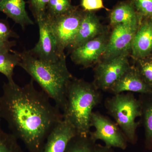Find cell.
<instances>
[{"mask_svg": "<svg viewBox=\"0 0 152 152\" xmlns=\"http://www.w3.org/2000/svg\"><path fill=\"white\" fill-rule=\"evenodd\" d=\"M2 89V119L28 152H41L49 134L63 120L62 113L45 92L36 88L33 79L23 87L7 81Z\"/></svg>", "mask_w": 152, "mask_h": 152, "instance_id": "1", "label": "cell"}, {"mask_svg": "<svg viewBox=\"0 0 152 152\" xmlns=\"http://www.w3.org/2000/svg\"><path fill=\"white\" fill-rule=\"evenodd\" d=\"M20 54L21 60L19 66L38 83L62 111L68 86L73 78L67 66L66 56L55 62H48L39 59L29 50Z\"/></svg>", "mask_w": 152, "mask_h": 152, "instance_id": "2", "label": "cell"}, {"mask_svg": "<svg viewBox=\"0 0 152 152\" xmlns=\"http://www.w3.org/2000/svg\"><path fill=\"white\" fill-rule=\"evenodd\" d=\"M101 99L94 84L74 78L69 84L62 113L63 119L72 124L78 135H89L93 110Z\"/></svg>", "mask_w": 152, "mask_h": 152, "instance_id": "3", "label": "cell"}, {"mask_svg": "<svg viewBox=\"0 0 152 152\" xmlns=\"http://www.w3.org/2000/svg\"><path fill=\"white\" fill-rule=\"evenodd\" d=\"M105 106L108 113L115 121L128 142L135 144L137 140V130L140 122L136 121L141 115L139 99L132 93L114 94L106 100Z\"/></svg>", "mask_w": 152, "mask_h": 152, "instance_id": "4", "label": "cell"}, {"mask_svg": "<svg viewBox=\"0 0 152 152\" xmlns=\"http://www.w3.org/2000/svg\"><path fill=\"white\" fill-rule=\"evenodd\" d=\"M85 11L77 7L66 13L53 18H49L61 51L69 48L78 31Z\"/></svg>", "mask_w": 152, "mask_h": 152, "instance_id": "5", "label": "cell"}, {"mask_svg": "<svg viewBox=\"0 0 152 152\" xmlns=\"http://www.w3.org/2000/svg\"><path fill=\"white\" fill-rule=\"evenodd\" d=\"M91 126L95 131L90 132L89 136L94 141L100 140L106 146L124 150L127 146V140L116 123L99 113L93 112Z\"/></svg>", "mask_w": 152, "mask_h": 152, "instance_id": "6", "label": "cell"}, {"mask_svg": "<svg viewBox=\"0 0 152 152\" xmlns=\"http://www.w3.org/2000/svg\"><path fill=\"white\" fill-rule=\"evenodd\" d=\"M128 54L104 60L95 69L94 85L98 90L110 91L130 66Z\"/></svg>", "mask_w": 152, "mask_h": 152, "instance_id": "7", "label": "cell"}, {"mask_svg": "<svg viewBox=\"0 0 152 152\" xmlns=\"http://www.w3.org/2000/svg\"><path fill=\"white\" fill-rule=\"evenodd\" d=\"M39 26V38L34 48L30 52L39 59L55 62L65 56L61 51L58 41L51 26L48 18L45 15L37 21Z\"/></svg>", "mask_w": 152, "mask_h": 152, "instance_id": "8", "label": "cell"}, {"mask_svg": "<svg viewBox=\"0 0 152 152\" xmlns=\"http://www.w3.org/2000/svg\"><path fill=\"white\" fill-rule=\"evenodd\" d=\"M141 22L136 24H120L114 26L102 56L104 60L129 54L134 37Z\"/></svg>", "mask_w": 152, "mask_h": 152, "instance_id": "9", "label": "cell"}, {"mask_svg": "<svg viewBox=\"0 0 152 152\" xmlns=\"http://www.w3.org/2000/svg\"><path fill=\"white\" fill-rule=\"evenodd\" d=\"M108 40L102 34L73 50L72 59L76 64L88 67L98 61L105 51Z\"/></svg>", "mask_w": 152, "mask_h": 152, "instance_id": "10", "label": "cell"}, {"mask_svg": "<svg viewBox=\"0 0 152 152\" xmlns=\"http://www.w3.org/2000/svg\"><path fill=\"white\" fill-rule=\"evenodd\" d=\"M77 135L75 129L63 119L49 134L41 152H64L71 140Z\"/></svg>", "mask_w": 152, "mask_h": 152, "instance_id": "11", "label": "cell"}, {"mask_svg": "<svg viewBox=\"0 0 152 152\" xmlns=\"http://www.w3.org/2000/svg\"><path fill=\"white\" fill-rule=\"evenodd\" d=\"M110 91L114 94L124 92L142 94L152 93V87L142 78L134 65L130 66L126 72L113 86Z\"/></svg>", "mask_w": 152, "mask_h": 152, "instance_id": "12", "label": "cell"}, {"mask_svg": "<svg viewBox=\"0 0 152 152\" xmlns=\"http://www.w3.org/2000/svg\"><path fill=\"white\" fill-rule=\"evenodd\" d=\"M134 60L152 56V28L151 19H143L133 39L131 48Z\"/></svg>", "mask_w": 152, "mask_h": 152, "instance_id": "13", "label": "cell"}, {"mask_svg": "<svg viewBox=\"0 0 152 152\" xmlns=\"http://www.w3.org/2000/svg\"><path fill=\"white\" fill-rule=\"evenodd\" d=\"M102 27L96 16L92 12L85 11L78 31L69 48L73 49L102 34Z\"/></svg>", "mask_w": 152, "mask_h": 152, "instance_id": "14", "label": "cell"}, {"mask_svg": "<svg viewBox=\"0 0 152 152\" xmlns=\"http://www.w3.org/2000/svg\"><path fill=\"white\" fill-rule=\"evenodd\" d=\"M0 12L20 25L23 29L27 26L34 24L26 11L25 0H0Z\"/></svg>", "mask_w": 152, "mask_h": 152, "instance_id": "15", "label": "cell"}, {"mask_svg": "<svg viewBox=\"0 0 152 152\" xmlns=\"http://www.w3.org/2000/svg\"><path fill=\"white\" fill-rule=\"evenodd\" d=\"M110 18L111 25L114 26L120 24H136L143 20L131 1L119 4L112 11Z\"/></svg>", "mask_w": 152, "mask_h": 152, "instance_id": "16", "label": "cell"}, {"mask_svg": "<svg viewBox=\"0 0 152 152\" xmlns=\"http://www.w3.org/2000/svg\"><path fill=\"white\" fill-rule=\"evenodd\" d=\"M141 123L145 131V145L147 149L152 150V93L140 94Z\"/></svg>", "mask_w": 152, "mask_h": 152, "instance_id": "17", "label": "cell"}, {"mask_svg": "<svg viewBox=\"0 0 152 152\" xmlns=\"http://www.w3.org/2000/svg\"><path fill=\"white\" fill-rule=\"evenodd\" d=\"M20 53L11 51L0 53V73L4 75L8 82L14 81V70L21 61Z\"/></svg>", "mask_w": 152, "mask_h": 152, "instance_id": "18", "label": "cell"}, {"mask_svg": "<svg viewBox=\"0 0 152 152\" xmlns=\"http://www.w3.org/2000/svg\"><path fill=\"white\" fill-rule=\"evenodd\" d=\"M96 144L89 135H77L71 140L64 152H93Z\"/></svg>", "mask_w": 152, "mask_h": 152, "instance_id": "19", "label": "cell"}, {"mask_svg": "<svg viewBox=\"0 0 152 152\" xmlns=\"http://www.w3.org/2000/svg\"><path fill=\"white\" fill-rule=\"evenodd\" d=\"M74 7L71 0H50L45 15L49 18H55L66 13Z\"/></svg>", "mask_w": 152, "mask_h": 152, "instance_id": "20", "label": "cell"}, {"mask_svg": "<svg viewBox=\"0 0 152 152\" xmlns=\"http://www.w3.org/2000/svg\"><path fill=\"white\" fill-rule=\"evenodd\" d=\"M0 152H23L18 140L12 133L6 132L1 127Z\"/></svg>", "mask_w": 152, "mask_h": 152, "instance_id": "21", "label": "cell"}, {"mask_svg": "<svg viewBox=\"0 0 152 152\" xmlns=\"http://www.w3.org/2000/svg\"><path fill=\"white\" fill-rule=\"evenodd\" d=\"M135 61L134 66L141 76L146 83L152 87V56Z\"/></svg>", "mask_w": 152, "mask_h": 152, "instance_id": "22", "label": "cell"}, {"mask_svg": "<svg viewBox=\"0 0 152 152\" xmlns=\"http://www.w3.org/2000/svg\"><path fill=\"white\" fill-rule=\"evenodd\" d=\"M138 15L142 19L152 17V0H131Z\"/></svg>", "mask_w": 152, "mask_h": 152, "instance_id": "23", "label": "cell"}, {"mask_svg": "<svg viewBox=\"0 0 152 152\" xmlns=\"http://www.w3.org/2000/svg\"><path fill=\"white\" fill-rule=\"evenodd\" d=\"M50 0H28L29 7L36 21L45 16Z\"/></svg>", "mask_w": 152, "mask_h": 152, "instance_id": "24", "label": "cell"}, {"mask_svg": "<svg viewBox=\"0 0 152 152\" xmlns=\"http://www.w3.org/2000/svg\"><path fill=\"white\" fill-rule=\"evenodd\" d=\"M16 33L12 31L5 20H0V40L9 41L11 38H18Z\"/></svg>", "mask_w": 152, "mask_h": 152, "instance_id": "25", "label": "cell"}, {"mask_svg": "<svg viewBox=\"0 0 152 152\" xmlns=\"http://www.w3.org/2000/svg\"><path fill=\"white\" fill-rule=\"evenodd\" d=\"M81 5L86 12H92L104 8L102 0H82Z\"/></svg>", "mask_w": 152, "mask_h": 152, "instance_id": "26", "label": "cell"}, {"mask_svg": "<svg viewBox=\"0 0 152 152\" xmlns=\"http://www.w3.org/2000/svg\"><path fill=\"white\" fill-rule=\"evenodd\" d=\"M16 45V43L15 41L0 40V53L11 51L12 48L15 46Z\"/></svg>", "mask_w": 152, "mask_h": 152, "instance_id": "27", "label": "cell"}, {"mask_svg": "<svg viewBox=\"0 0 152 152\" xmlns=\"http://www.w3.org/2000/svg\"><path fill=\"white\" fill-rule=\"evenodd\" d=\"M93 152H115L113 148H109L105 145L103 146L99 144H96Z\"/></svg>", "mask_w": 152, "mask_h": 152, "instance_id": "28", "label": "cell"}, {"mask_svg": "<svg viewBox=\"0 0 152 152\" xmlns=\"http://www.w3.org/2000/svg\"><path fill=\"white\" fill-rule=\"evenodd\" d=\"M2 119L1 116V112H0V122H1V120Z\"/></svg>", "mask_w": 152, "mask_h": 152, "instance_id": "29", "label": "cell"}, {"mask_svg": "<svg viewBox=\"0 0 152 152\" xmlns=\"http://www.w3.org/2000/svg\"><path fill=\"white\" fill-rule=\"evenodd\" d=\"M151 19V25H152V17L151 18H150Z\"/></svg>", "mask_w": 152, "mask_h": 152, "instance_id": "30", "label": "cell"}, {"mask_svg": "<svg viewBox=\"0 0 152 152\" xmlns=\"http://www.w3.org/2000/svg\"><path fill=\"white\" fill-rule=\"evenodd\" d=\"M151 151V152H152V151Z\"/></svg>", "mask_w": 152, "mask_h": 152, "instance_id": "31", "label": "cell"}]
</instances>
